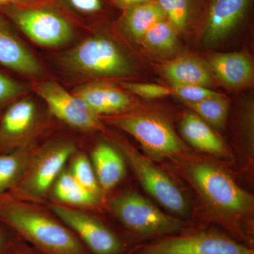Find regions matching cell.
Here are the masks:
<instances>
[{"mask_svg": "<svg viewBox=\"0 0 254 254\" xmlns=\"http://www.w3.org/2000/svg\"><path fill=\"white\" fill-rule=\"evenodd\" d=\"M0 222L42 254H92L72 230L41 204L0 196Z\"/></svg>", "mask_w": 254, "mask_h": 254, "instance_id": "1", "label": "cell"}, {"mask_svg": "<svg viewBox=\"0 0 254 254\" xmlns=\"http://www.w3.org/2000/svg\"><path fill=\"white\" fill-rule=\"evenodd\" d=\"M76 152V145L67 140L48 142L36 148L21 180L8 193L24 201L46 203L55 181Z\"/></svg>", "mask_w": 254, "mask_h": 254, "instance_id": "2", "label": "cell"}, {"mask_svg": "<svg viewBox=\"0 0 254 254\" xmlns=\"http://www.w3.org/2000/svg\"><path fill=\"white\" fill-rule=\"evenodd\" d=\"M108 205L120 223L136 238L154 240L186 230L183 222L163 213L135 191L124 192Z\"/></svg>", "mask_w": 254, "mask_h": 254, "instance_id": "3", "label": "cell"}, {"mask_svg": "<svg viewBox=\"0 0 254 254\" xmlns=\"http://www.w3.org/2000/svg\"><path fill=\"white\" fill-rule=\"evenodd\" d=\"M62 64L84 77H121L132 71L131 64L117 44L101 36L82 41L64 55Z\"/></svg>", "mask_w": 254, "mask_h": 254, "instance_id": "4", "label": "cell"}, {"mask_svg": "<svg viewBox=\"0 0 254 254\" xmlns=\"http://www.w3.org/2000/svg\"><path fill=\"white\" fill-rule=\"evenodd\" d=\"M131 254H254V250L222 232L185 230L137 245Z\"/></svg>", "mask_w": 254, "mask_h": 254, "instance_id": "5", "label": "cell"}, {"mask_svg": "<svg viewBox=\"0 0 254 254\" xmlns=\"http://www.w3.org/2000/svg\"><path fill=\"white\" fill-rule=\"evenodd\" d=\"M108 123L136 138L148 154L163 158L178 154L186 147L165 120L143 114L119 115L108 119Z\"/></svg>", "mask_w": 254, "mask_h": 254, "instance_id": "6", "label": "cell"}, {"mask_svg": "<svg viewBox=\"0 0 254 254\" xmlns=\"http://www.w3.org/2000/svg\"><path fill=\"white\" fill-rule=\"evenodd\" d=\"M192 181L213 207L225 213L241 214L252 208L253 196L237 185L222 169L206 163L190 169Z\"/></svg>", "mask_w": 254, "mask_h": 254, "instance_id": "7", "label": "cell"}, {"mask_svg": "<svg viewBox=\"0 0 254 254\" xmlns=\"http://www.w3.org/2000/svg\"><path fill=\"white\" fill-rule=\"evenodd\" d=\"M48 207L92 254H125L129 252L128 244L118 233L83 209L53 202Z\"/></svg>", "mask_w": 254, "mask_h": 254, "instance_id": "8", "label": "cell"}, {"mask_svg": "<svg viewBox=\"0 0 254 254\" xmlns=\"http://www.w3.org/2000/svg\"><path fill=\"white\" fill-rule=\"evenodd\" d=\"M0 13L39 46H63L73 36L71 25L63 16L41 6H11Z\"/></svg>", "mask_w": 254, "mask_h": 254, "instance_id": "9", "label": "cell"}, {"mask_svg": "<svg viewBox=\"0 0 254 254\" xmlns=\"http://www.w3.org/2000/svg\"><path fill=\"white\" fill-rule=\"evenodd\" d=\"M117 145L149 194L174 213L184 215L187 213L188 203L185 195L166 174L128 143L119 141Z\"/></svg>", "mask_w": 254, "mask_h": 254, "instance_id": "10", "label": "cell"}, {"mask_svg": "<svg viewBox=\"0 0 254 254\" xmlns=\"http://www.w3.org/2000/svg\"><path fill=\"white\" fill-rule=\"evenodd\" d=\"M33 90L46 102L52 115L68 126L83 131H105L99 115L58 82H36Z\"/></svg>", "mask_w": 254, "mask_h": 254, "instance_id": "11", "label": "cell"}, {"mask_svg": "<svg viewBox=\"0 0 254 254\" xmlns=\"http://www.w3.org/2000/svg\"><path fill=\"white\" fill-rule=\"evenodd\" d=\"M38 125L34 103L30 99L15 100L0 115V153L31 145Z\"/></svg>", "mask_w": 254, "mask_h": 254, "instance_id": "12", "label": "cell"}, {"mask_svg": "<svg viewBox=\"0 0 254 254\" xmlns=\"http://www.w3.org/2000/svg\"><path fill=\"white\" fill-rule=\"evenodd\" d=\"M0 65L25 76H40L43 73L39 61L25 46L10 21L0 13Z\"/></svg>", "mask_w": 254, "mask_h": 254, "instance_id": "13", "label": "cell"}, {"mask_svg": "<svg viewBox=\"0 0 254 254\" xmlns=\"http://www.w3.org/2000/svg\"><path fill=\"white\" fill-rule=\"evenodd\" d=\"M251 0H213L209 6L203 39L210 45L228 36L244 18Z\"/></svg>", "mask_w": 254, "mask_h": 254, "instance_id": "14", "label": "cell"}, {"mask_svg": "<svg viewBox=\"0 0 254 254\" xmlns=\"http://www.w3.org/2000/svg\"><path fill=\"white\" fill-rule=\"evenodd\" d=\"M72 93L100 117L122 115L131 106V98L126 93L107 83H86L75 88Z\"/></svg>", "mask_w": 254, "mask_h": 254, "instance_id": "15", "label": "cell"}, {"mask_svg": "<svg viewBox=\"0 0 254 254\" xmlns=\"http://www.w3.org/2000/svg\"><path fill=\"white\" fill-rule=\"evenodd\" d=\"M91 161L103 194L115 188L125 176L123 155L108 143H99L93 148Z\"/></svg>", "mask_w": 254, "mask_h": 254, "instance_id": "16", "label": "cell"}, {"mask_svg": "<svg viewBox=\"0 0 254 254\" xmlns=\"http://www.w3.org/2000/svg\"><path fill=\"white\" fill-rule=\"evenodd\" d=\"M209 64L217 77L232 88L246 86L253 78V65L243 53L214 55L210 57Z\"/></svg>", "mask_w": 254, "mask_h": 254, "instance_id": "17", "label": "cell"}, {"mask_svg": "<svg viewBox=\"0 0 254 254\" xmlns=\"http://www.w3.org/2000/svg\"><path fill=\"white\" fill-rule=\"evenodd\" d=\"M50 198L53 203L83 210L95 208L103 202L81 186L66 168L55 181Z\"/></svg>", "mask_w": 254, "mask_h": 254, "instance_id": "18", "label": "cell"}, {"mask_svg": "<svg viewBox=\"0 0 254 254\" xmlns=\"http://www.w3.org/2000/svg\"><path fill=\"white\" fill-rule=\"evenodd\" d=\"M182 136L197 149L218 156L226 154L225 145L208 124L196 114H187L180 124Z\"/></svg>", "mask_w": 254, "mask_h": 254, "instance_id": "19", "label": "cell"}, {"mask_svg": "<svg viewBox=\"0 0 254 254\" xmlns=\"http://www.w3.org/2000/svg\"><path fill=\"white\" fill-rule=\"evenodd\" d=\"M162 70L173 85L206 87L212 83L208 68L201 62L190 57L177 58L165 64Z\"/></svg>", "mask_w": 254, "mask_h": 254, "instance_id": "20", "label": "cell"}, {"mask_svg": "<svg viewBox=\"0 0 254 254\" xmlns=\"http://www.w3.org/2000/svg\"><path fill=\"white\" fill-rule=\"evenodd\" d=\"M122 23L124 30L133 39L142 41L145 33L155 23L166 19L156 0L125 9Z\"/></svg>", "mask_w": 254, "mask_h": 254, "instance_id": "21", "label": "cell"}, {"mask_svg": "<svg viewBox=\"0 0 254 254\" xmlns=\"http://www.w3.org/2000/svg\"><path fill=\"white\" fill-rule=\"evenodd\" d=\"M35 149L28 145L0 153V196L8 193L21 180Z\"/></svg>", "mask_w": 254, "mask_h": 254, "instance_id": "22", "label": "cell"}, {"mask_svg": "<svg viewBox=\"0 0 254 254\" xmlns=\"http://www.w3.org/2000/svg\"><path fill=\"white\" fill-rule=\"evenodd\" d=\"M70 173L76 181L103 201V194L91 159L82 153H75L70 158Z\"/></svg>", "mask_w": 254, "mask_h": 254, "instance_id": "23", "label": "cell"}, {"mask_svg": "<svg viewBox=\"0 0 254 254\" xmlns=\"http://www.w3.org/2000/svg\"><path fill=\"white\" fill-rule=\"evenodd\" d=\"M187 105L202 120L213 126L221 128L226 122L229 103L222 95Z\"/></svg>", "mask_w": 254, "mask_h": 254, "instance_id": "24", "label": "cell"}, {"mask_svg": "<svg viewBox=\"0 0 254 254\" xmlns=\"http://www.w3.org/2000/svg\"><path fill=\"white\" fill-rule=\"evenodd\" d=\"M176 31L168 20H162L148 30L142 42L148 48L156 51H171L176 45Z\"/></svg>", "mask_w": 254, "mask_h": 254, "instance_id": "25", "label": "cell"}, {"mask_svg": "<svg viewBox=\"0 0 254 254\" xmlns=\"http://www.w3.org/2000/svg\"><path fill=\"white\" fill-rule=\"evenodd\" d=\"M165 17L176 31H184L190 16V0H156Z\"/></svg>", "mask_w": 254, "mask_h": 254, "instance_id": "26", "label": "cell"}, {"mask_svg": "<svg viewBox=\"0 0 254 254\" xmlns=\"http://www.w3.org/2000/svg\"><path fill=\"white\" fill-rule=\"evenodd\" d=\"M2 68H0V114L26 91L21 83L5 72Z\"/></svg>", "mask_w": 254, "mask_h": 254, "instance_id": "27", "label": "cell"}, {"mask_svg": "<svg viewBox=\"0 0 254 254\" xmlns=\"http://www.w3.org/2000/svg\"><path fill=\"white\" fill-rule=\"evenodd\" d=\"M171 88L173 95L177 96L187 103H197L208 98L222 95L204 86L173 85Z\"/></svg>", "mask_w": 254, "mask_h": 254, "instance_id": "28", "label": "cell"}, {"mask_svg": "<svg viewBox=\"0 0 254 254\" xmlns=\"http://www.w3.org/2000/svg\"><path fill=\"white\" fill-rule=\"evenodd\" d=\"M123 86L128 91L145 98H158L173 95L172 88L153 83H123Z\"/></svg>", "mask_w": 254, "mask_h": 254, "instance_id": "29", "label": "cell"}, {"mask_svg": "<svg viewBox=\"0 0 254 254\" xmlns=\"http://www.w3.org/2000/svg\"><path fill=\"white\" fill-rule=\"evenodd\" d=\"M71 6L84 14H93L98 12L103 8L101 0H68Z\"/></svg>", "mask_w": 254, "mask_h": 254, "instance_id": "30", "label": "cell"}, {"mask_svg": "<svg viewBox=\"0 0 254 254\" xmlns=\"http://www.w3.org/2000/svg\"><path fill=\"white\" fill-rule=\"evenodd\" d=\"M17 237L9 227L0 222V254H9Z\"/></svg>", "mask_w": 254, "mask_h": 254, "instance_id": "31", "label": "cell"}, {"mask_svg": "<svg viewBox=\"0 0 254 254\" xmlns=\"http://www.w3.org/2000/svg\"><path fill=\"white\" fill-rule=\"evenodd\" d=\"M49 0H0V9L11 6H41Z\"/></svg>", "mask_w": 254, "mask_h": 254, "instance_id": "32", "label": "cell"}, {"mask_svg": "<svg viewBox=\"0 0 254 254\" xmlns=\"http://www.w3.org/2000/svg\"><path fill=\"white\" fill-rule=\"evenodd\" d=\"M8 254H42L33 247L17 237Z\"/></svg>", "mask_w": 254, "mask_h": 254, "instance_id": "33", "label": "cell"}, {"mask_svg": "<svg viewBox=\"0 0 254 254\" xmlns=\"http://www.w3.org/2000/svg\"><path fill=\"white\" fill-rule=\"evenodd\" d=\"M150 1H153V0H118V1H115V2H116V4H118L119 6H120V7L124 8V9H127V8L136 6V5L149 2Z\"/></svg>", "mask_w": 254, "mask_h": 254, "instance_id": "34", "label": "cell"}, {"mask_svg": "<svg viewBox=\"0 0 254 254\" xmlns=\"http://www.w3.org/2000/svg\"><path fill=\"white\" fill-rule=\"evenodd\" d=\"M133 249H134V247H133V249H132V250H130V251H129V252H127V254H131L132 252H133Z\"/></svg>", "mask_w": 254, "mask_h": 254, "instance_id": "35", "label": "cell"}, {"mask_svg": "<svg viewBox=\"0 0 254 254\" xmlns=\"http://www.w3.org/2000/svg\"><path fill=\"white\" fill-rule=\"evenodd\" d=\"M115 1H118V0H115Z\"/></svg>", "mask_w": 254, "mask_h": 254, "instance_id": "36", "label": "cell"}]
</instances>
